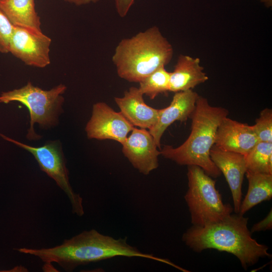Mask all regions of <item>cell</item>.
<instances>
[{"mask_svg": "<svg viewBox=\"0 0 272 272\" xmlns=\"http://www.w3.org/2000/svg\"><path fill=\"white\" fill-rule=\"evenodd\" d=\"M252 129L259 142H272V110L266 108L261 111Z\"/></svg>", "mask_w": 272, "mask_h": 272, "instance_id": "cell-20", "label": "cell"}, {"mask_svg": "<svg viewBox=\"0 0 272 272\" xmlns=\"http://www.w3.org/2000/svg\"><path fill=\"white\" fill-rule=\"evenodd\" d=\"M258 142L251 126L226 117L217 128L214 145L245 156Z\"/></svg>", "mask_w": 272, "mask_h": 272, "instance_id": "cell-12", "label": "cell"}, {"mask_svg": "<svg viewBox=\"0 0 272 272\" xmlns=\"http://www.w3.org/2000/svg\"><path fill=\"white\" fill-rule=\"evenodd\" d=\"M272 228V210H271L268 215L261 221L254 224L251 229L250 232H260L262 231L270 230Z\"/></svg>", "mask_w": 272, "mask_h": 272, "instance_id": "cell-23", "label": "cell"}, {"mask_svg": "<svg viewBox=\"0 0 272 272\" xmlns=\"http://www.w3.org/2000/svg\"><path fill=\"white\" fill-rule=\"evenodd\" d=\"M228 113L226 108L211 106L206 98L199 96L190 117L188 138L177 148L164 146L160 155L180 165L199 166L211 177H219L221 172L212 160L210 150L215 145L217 128Z\"/></svg>", "mask_w": 272, "mask_h": 272, "instance_id": "cell-3", "label": "cell"}, {"mask_svg": "<svg viewBox=\"0 0 272 272\" xmlns=\"http://www.w3.org/2000/svg\"><path fill=\"white\" fill-rule=\"evenodd\" d=\"M66 89V86L61 84L50 90H43L29 82L21 88L2 93L0 103L18 101L27 107L30 116V127L27 136L30 140L36 139L38 136L33 129L34 123L45 126L55 123L64 100L61 95Z\"/></svg>", "mask_w": 272, "mask_h": 272, "instance_id": "cell-6", "label": "cell"}, {"mask_svg": "<svg viewBox=\"0 0 272 272\" xmlns=\"http://www.w3.org/2000/svg\"><path fill=\"white\" fill-rule=\"evenodd\" d=\"M173 55L172 45L155 26L121 39L115 47L112 61L120 78L139 83L170 63Z\"/></svg>", "mask_w": 272, "mask_h": 272, "instance_id": "cell-4", "label": "cell"}, {"mask_svg": "<svg viewBox=\"0 0 272 272\" xmlns=\"http://www.w3.org/2000/svg\"><path fill=\"white\" fill-rule=\"evenodd\" d=\"M244 156L246 171L272 174V142H258Z\"/></svg>", "mask_w": 272, "mask_h": 272, "instance_id": "cell-18", "label": "cell"}, {"mask_svg": "<svg viewBox=\"0 0 272 272\" xmlns=\"http://www.w3.org/2000/svg\"><path fill=\"white\" fill-rule=\"evenodd\" d=\"M210 157L228 183L232 195L233 210L238 214L242 201V182L246 172L245 156L214 145L210 150Z\"/></svg>", "mask_w": 272, "mask_h": 272, "instance_id": "cell-11", "label": "cell"}, {"mask_svg": "<svg viewBox=\"0 0 272 272\" xmlns=\"http://www.w3.org/2000/svg\"><path fill=\"white\" fill-rule=\"evenodd\" d=\"M14 26L0 10V52H9V44Z\"/></svg>", "mask_w": 272, "mask_h": 272, "instance_id": "cell-21", "label": "cell"}, {"mask_svg": "<svg viewBox=\"0 0 272 272\" xmlns=\"http://www.w3.org/2000/svg\"><path fill=\"white\" fill-rule=\"evenodd\" d=\"M208 79L199 58L180 54L173 71L170 72L169 91L176 93L192 90Z\"/></svg>", "mask_w": 272, "mask_h": 272, "instance_id": "cell-15", "label": "cell"}, {"mask_svg": "<svg viewBox=\"0 0 272 272\" xmlns=\"http://www.w3.org/2000/svg\"><path fill=\"white\" fill-rule=\"evenodd\" d=\"M116 11L121 18L125 17L135 0H114Z\"/></svg>", "mask_w": 272, "mask_h": 272, "instance_id": "cell-22", "label": "cell"}, {"mask_svg": "<svg viewBox=\"0 0 272 272\" xmlns=\"http://www.w3.org/2000/svg\"><path fill=\"white\" fill-rule=\"evenodd\" d=\"M134 126L122 114L104 102L94 104L92 114L86 126L89 139L112 140L122 144Z\"/></svg>", "mask_w": 272, "mask_h": 272, "instance_id": "cell-9", "label": "cell"}, {"mask_svg": "<svg viewBox=\"0 0 272 272\" xmlns=\"http://www.w3.org/2000/svg\"><path fill=\"white\" fill-rule=\"evenodd\" d=\"M18 252L35 256L47 266L52 262L65 271H73L78 266L117 256L142 257L157 260L171 266L175 264L152 254L144 253L127 242V238L116 239L95 229L84 231L59 245L50 248H20Z\"/></svg>", "mask_w": 272, "mask_h": 272, "instance_id": "cell-1", "label": "cell"}, {"mask_svg": "<svg viewBox=\"0 0 272 272\" xmlns=\"http://www.w3.org/2000/svg\"><path fill=\"white\" fill-rule=\"evenodd\" d=\"M0 10L14 26L42 31L35 0H0Z\"/></svg>", "mask_w": 272, "mask_h": 272, "instance_id": "cell-16", "label": "cell"}, {"mask_svg": "<svg viewBox=\"0 0 272 272\" xmlns=\"http://www.w3.org/2000/svg\"><path fill=\"white\" fill-rule=\"evenodd\" d=\"M188 190L184 199L193 226H202L223 220L233 208L223 202L216 181L200 167H187Z\"/></svg>", "mask_w": 272, "mask_h": 272, "instance_id": "cell-5", "label": "cell"}, {"mask_svg": "<svg viewBox=\"0 0 272 272\" xmlns=\"http://www.w3.org/2000/svg\"><path fill=\"white\" fill-rule=\"evenodd\" d=\"M170 72L162 66L140 82L139 89L143 95L154 99L159 94L169 91Z\"/></svg>", "mask_w": 272, "mask_h": 272, "instance_id": "cell-19", "label": "cell"}, {"mask_svg": "<svg viewBox=\"0 0 272 272\" xmlns=\"http://www.w3.org/2000/svg\"><path fill=\"white\" fill-rule=\"evenodd\" d=\"M143 95L139 88L131 87L123 97H115L114 100L120 112L133 126L150 130L158 120L159 109L148 105Z\"/></svg>", "mask_w": 272, "mask_h": 272, "instance_id": "cell-14", "label": "cell"}, {"mask_svg": "<svg viewBox=\"0 0 272 272\" xmlns=\"http://www.w3.org/2000/svg\"><path fill=\"white\" fill-rule=\"evenodd\" d=\"M199 95L192 90L175 93L170 105L159 109L158 120L149 131L158 148L163 134L176 121H185L191 117Z\"/></svg>", "mask_w": 272, "mask_h": 272, "instance_id": "cell-13", "label": "cell"}, {"mask_svg": "<svg viewBox=\"0 0 272 272\" xmlns=\"http://www.w3.org/2000/svg\"><path fill=\"white\" fill-rule=\"evenodd\" d=\"M66 2L74 4L76 6H82L90 3H96L100 0H63Z\"/></svg>", "mask_w": 272, "mask_h": 272, "instance_id": "cell-24", "label": "cell"}, {"mask_svg": "<svg viewBox=\"0 0 272 272\" xmlns=\"http://www.w3.org/2000/svg\"><path fill=\"white\" fill-rule=\"evenodd\" d=\"M121 145L123 154L140 173L148 175L158 168L160 151L146 129L134 127Z\"/></svg>", "mask_w": 272, "mask_h": 272, "instance_id": "cell-10", "label": "cell"}, {"mask_svg": "<svg viewBox=\"0 0 272 272\" xmlns=\"http://www.w3.org/2000/svg\"><path fill=\"white\" fill-rule=\"evenodd\" d=\"M248 220L243 215L231 214L217 223L192 226L183 234L182 240L197 252L215 249L232 254L246 270L260 258L271 256L267 246L252 237L247 227Z\"/></svg>", "mask_w": 272, "mask_h": 272, "instance_id": "cell-2", "label": "cell"}, {"mask_svg": "<svg viewBox=\"0 0 272 272\" xmlns=\"http://www.w3.org/2000/svg\"><path fill=\"white\" fill-rule=\"evenodd\" d=\"M261 3L264 4V5L267 8L271 7L272 6V0H259Z\"/></svg>", "mask_w": 272, "mask_h": 272, "instance_id": "cell-25", "label": "cell"}, {"mask_svg": "<svg viewBox=\"0 0 272 272\" xmlns=\"http://www.w3.org/2000/svg\"><path fill=\"white\" fill-rule=\"evenodd\" d=\"M247 194L241 201L239 213L243 215L258 203L272 197V174L246 171Z\"/></svg>", "mask_w": 272, "mask_h": 272, "instance_id": "cell-17", "label": "cell"}, {"mask_svg": "<svg viewBox=\"0 0 272 272\" xmlns=\"http://www.w3.org/2000/svg\"><path fill=\"white\" fill-rule=\"evenodd\" d=\"M0 135L6 140L31 153L37 160L41 170L52 178L66 195L70 200L73 213L79 217L84 215L83 198L80 194L75 192L72 187L64 157L58 144L55 142H51L42 147H34L1 134Z\"/></svg>", "mask_w": 272, "mask_h": 272, "instance_id": "cell-7", "label": "cell"}, {"mask_svg": "<svg viewBox=\"0 0 272 272\" xmlns=\"http://www.w3.org/2000/svg\"><path fill=\"white\" fill-rule=\"evenodd\" d=\"M51 43L42 31L14 26L9 50L25 64L43 68L50 63Z\"/></svg>", "mask_w": 272, "mask_h": 272, "instance_id": "cell-8", "label": "cell"}]
</instances>
